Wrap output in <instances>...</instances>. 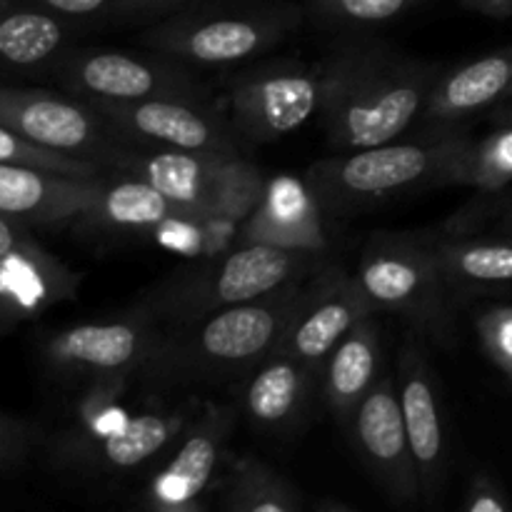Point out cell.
<instances>
[{"label":"cell","instance_id":"6da1fadb","mask_svg":"<svg viewBox=\"0 0 512 512\" xmlns=\"http://www.w3.org/2000/svg\"><path fill=\"white\" fill-rule=\"evenodd\" d=\"M308 278L265 298L180 325H160L158 340L135 375L148 393L235 388L270 358L298 308Z\"/></svg>","mask_w":512,"mask_h":512},{"label":"cell","instance_id":"7a4b0ae2","mask_svg":"<svg viewBox=\"0 0 512 512\" xmlns=\"http://www.w3.org/2000/svg\"><path fill=\"white\" fill-rule=\"evenodd\" d=\"M440 68L380 40H348L320 63V123L330 145L360 150L410 135Z\"/></svg>","mask_w":512,"mask_h":512},{"label":"cell","instance_id":"3957f363","mask_svg":"<svg viewBox=\"0 0 512 512\" xmlns=\"http://www.w3.org/2000/svg\"><path fill=\"white\" fill-rule=\"evenodd\" d=\"M470 140L458 125H430L428 133L415 138L405 135L318 160L305 173V183L325 215L358 213L400 195L448 185Z\"/></svg>","mask_w":512,"mask_h":512},{"label":"cell","instance_id":"277c9868","mask_svg":"<svg viewBox=\"0 0 512 512\" xmlns=\"http://www.w3.org/2000/svg\"><path fill=\"white\" fill-rule=\"evenodd\" d=\"M303 20L285 0H193L148 25L140 43L185 68H233L283 43Z\"/></svg>","mask_w":512,"mask_h":512},{"label":"cell","instance_id":"5b68a950","mask_svg":"<svg viewBox=\"0 0 512 512\" xmlns=\"http://www.w3.org/2000/svg\"><path fill=\"white\" fill-rule=\"evenodd\" d=\"M320 268L315 253L238 243L213 258L175 270L148 298L143 308L160 325H180L203 315L265 298L295 280L310 278Z\"/></svg>","mask_w":512,"mask_h":512},{"label":"cell","instance_id":"8992f818","mask_svg":"<svg viewBox=\"0 0 512 512\" xmlns=\"http://www.w3.org/2000/svg\"><path fill=\"white\" fill-rule=\"evenodd\" d=\"M375 313H393L435 343H450V295L433 245L405 235H378L368 243L355 273Z\"/></svg>","mask_w":512,"mask_h":512},{"label":"cell","instance_id":"52a82bcc","mask_svg":"<svg viewBox=\"0 0 512 512\" xmlns=\"http://www.w3.org/2000/svg\"><path fill=\"white\" fill-rule=\"evenodd\" d=\"M68 95L83 103H135L178 98L205 103L208 90L190 68L158 53L135 55L123 50H68L55 68Z\"/></svg>","mask_w":512,"mask_h":512},{"label":"cell","instance_id":"ba28073f","mask_svg":"<svg viewBox=\"0 0 512 512\" xmlns=\"http://www.w3.org/2000/svg\"><path fill=\"white\" fill-rule=\"evenodd\" d=\"M0 123L40 148L85 158L113 173L135 148L115 138L93 105L50 90L0 85Z\"/></svg>","mask_w":512,"mask_h":512},{"label":"cell","instance_id":"9c48e42d","mask_svg":"<svg viewBox=\"0 0 512 512\" xmlns=\"http://www.w3.org/2000/svg\"><path fill=\"white\" fill-rule=\"evenodd\" d=\"M160 323L140 305L113 320L78 323L50 335L43 360L58 380L93 385L100 380H133L158 340Z\"/></svg>","mask_w":512,"mask_h":512},{"label":"cell","instance_id":"30bf717a","mask_svg":"<svg viewBox=\"0 0 512 512\" xmlns=\"http://www.w3.org/2000/svg\"><path fill=\"white\" fill-rule=\"evenodd\" d=\"M320 65L295 60L258 65L238 75L228 93V120L245 143H273L303 128L320 110Z\"/></svg>","mask_w":512,"mask_h":512},{"label":"cell","instance_id":"8fae6325","mask_svg":"<svg viewBox=\"0 0 512 512\" xmlns=\"http://www.w3.org/2000/svg\"><path fill=\"white\" fill-rule=\"evenodd\" d=\"M93 108L103 115L115 138L135 148L240 155V138L230 128V120L205 103L153 98L135 103H93Z\"/></svg>","mask_w":512,"mask_h":512},{"label":"cell","instance_id":"7c38bea8","mask_svg":"<svg viewBox=\"0 0 512 512\" xmlns=\"http://www.w3.org/2000/svg\"><path fill=\"white\" fill-rule=\"evenodd\" d=\"M238 408L230 403L200 405L175 438L173 455L150 475L145 508L155 512H193L208 490L233 435Z\"/></svg>","mask_w":512,"mask_h":512},{"label":"cell","instance_id":"4fadbf2b","mask_svg":"<svg viewBox=\"0 0 512 512\" xmlns=\"http://www.w3.org/2000/svg\"><path fill=\"white\" fill-rule=\"evenodd\" d=\"M370 313L375 310L370 308L355 275H348L343 268H318L305 283L303 298L275 353L290 355L323 373L325 360L335 345Z\"/></svg>","mask_w":512,"mask_h":512},{"label":"cell","instance_id":"5bb4252c","mask_svg":"<svg viewBox=\"0 0 512 512\" xmlns=\"http://www.w3.org/2000/svg\"><path fill=\"white\" fill-rule=\"evenodd\" d=\"M350 433L360 460L393 503L420 498V480L400 410L395 375L373 385L350 415Z\"/></svg>","mask_w":512,"mask_h":512},{"label":"cell","instance_id":"9a60e30c","mask_svg":"<svg viewBox=\"0 0 512 512\" xmlns=\"http://www.w3.org/2000/svg\"><path fill=\"white\" fill-rule=\"evenodd\" d=\"M188 418L190 415H185L183 410L178 413L143 410V413L128 415L123 423L98 435H88V438L63 435L53 448V458L63 468L88 470L95 475H108V478L135 473L173 448Z\"/></svg>","mask_w":512,"mask_h":512},{"label":"cell","instance_id":"2e32d148","mask_svg":"<svg viewBox=\"0 0 512 512\" xmlns=\"http://www.w3.org/2000/svg\"><path fill=\"white\" fill-rule=\"evenodd\" d=\"M395 383H398L400 410H403L405 430H408L410 450H413L415 470H418L420 498L433 503L443 488L448 453H445L443 415H440L433 370H430L423 340L413 330L400 350Z\"/></svg>","mask_w":512,"mask_h":512},{"label":"cell","instance_id":"e0dca14e","mask_svg":"<svg viewBox=\"0 0 512 512\" xmlns=\"http://www.w3.org/2000/svg\"><path fill=\"white\" fill-rule=\"evenodd\" d=\"M238 243L273 245L295 253H325V210L305 178H268L263 198L240 225Z\"/></svg>","mask_w":512,"mask_h":512},{"label":"cell","instance_id":"ac0fdd59","mask_svg":"<svg viewBox=\"0 0 512 512\" xmlns=\"http://www.w3.org/2000/svg\"><path fill=\"white\" fill-rule=\"evenodd\" d=\"M105 188V175L50 173L0 163V215L23 225H65L88 213Z\"/></svg>","mask_w":512,"mask_h":512},{"label":"cell","instance_id":"d6986e66","mask_svg":"<svg viewBox=\"0 0 512 512\" xmlns=\"http://www.w3.org/2000/svg\"><path fill=\"white\" fill-rule=\"evenodd\" d=\"M80 278L55 255L28 243L0 258V338L78 295Z\"/></svg>","mask_w":512,"mask_h":512},{"label":"cell","instance_id":"ffe728a7","mask_svg":"<svg viewBox=\"0 0 512 512\" xmlns=\"http://www.w3.org/2000/svg\"><path fill=\"white\" fill-rule=\"evenodd\" d=\"M318 383V370L290 355L273 353L240 383L238 413L258 433H290L308 413Z\"/></svg>","mask_w":512,"mask_h":512},{"label":"cell","instance_id":"44dd1931","mask_svg":"<svg viewBox=\"0 0 512 512\" xmlns=\"http://www.w3.org/2000/svg\"><path fill=\"white\" fill-rule=\"evenodd\" d=\"M512 98V45L440 70L425 103L428 125H458Z\"/></svg>","mask_w":512,"mask_h":512},{"label":"cell","instance_id":"7402d4cb","mask_svg":"<svg viewBox=\"0 0 512 512\" xmlns=\"http://www.w3.org/2000/svg\"><path fill=\"white\" fill-rule=\"evenodd\" d=\"M73 20L30 0H0V68L15 73L55 70L68 55Z\"/></svg>","mask_w":512,"mask_h":512},{"label":"cell","instance_id":"603a6c76","mask_svg":"<svg viewBox=\"0 0 512 512\" xmlns=\"http://www.w3.org/2000/svg\"><path fill=\"white\" fill-rule=\"evenodd\" d=\"M180 215L190 213L175 205L155 185L133 178V175L118 173L115 180L105 178V188L100 198L75 223L85 230H95V233L138 235V238L153 240L160 225L180 218Z\"/></svg>","mask_w":512,"mask_h":512},{"label":"cell","instance_id":"cb8c5ba5","mask_svg":"<svg viewBox=\"0 0 512 512\" xmlns=\"http://www.w3.org/2000/svg\"><path fill=\"white\" fill-rule=\"evenodd\" d=\"M380 325L375 313L365 315L328 355L320 373L325 405L340 420H350L360 400L373 390L380 380Z\"/></svg>","mask_w":512,"mask_h":512},{"label":"cell","instance_id":"d4e9b609","mask_svg":"<svg viewBox=\"0 0 512 512\" xmlns=\"http://www.w3.org/2000/svg\"><path fill=\"white\" fill-rule=\"evenodd\" d=\"M440 273L453 293H488L512 285V238H448L433 243Z\"/></svg>","mask_w":512,"mask_h":512},{"label":"cell","instance_id":"484cf974","mask_svg":"<svg viewBox=\"0 0 512 512\" xmlns=\"http://www.w3.org/2000/svg\"><path fill=\"white\" fill-rule=\"evenodd\" d=\"M220 508L230 512H295L303 508V495L278 470L245 455L233 465L220 490Z\"/></svg>","mask_w":512,"mask_h":512},{"label":"cell","instance_id":"4316f807","mask_svg":"<svg viewBox=\"0 0 512 512\" xmlns=\"http://www.w3.org/2000/svg\"><path fill=\"white\" fill-rule=\"evenodd\" d=\"M512 183V123L495 133L470 140L468 150L453 168L448 185H468L480 193H500Z\"/></svg>","mask_w":512,"mask_h":512},{"label":"cell","instance_id":"83f0119b","mask_svg":"<svg viewBox=\"0 0 512 512\" xmlns=\"http://www.w3.org/2000/svg\"><path fill=\"white\" fill-rule=\"evenodd\" d=\"M55 15L73 20V23H110L153 25L193 0H30Z\"/></svg>","mask_w":512,"mask_h":512},{"label":"cell","instance_id":"f1b7e54d","mask_svg":"<svg viewBox=\"0 0 512 512\" xmlns=\"http://www.w3.org/2000/svg\"><path fill=\"white\" fill-rule=\"evenodd\" d=\"M428 3L433 0H305V13L323 28L365 33Z\"/></svg>","mask_w":512,"mask_h":512},{"label":"cell","instance_id":"f546056e","mask_svg":"<svg viewBox=\"0 0 512 512\" xmlns=\"http://www.w3.org/2000/svg\"><path fill=\"white\" fill-rule=\"evenodd\" d=\"M0 163L25 165V168L50 170V173L63 175H80V178H100L103 175L100 165L85 158H75V155L58 153V150L40 148L15 130L5 128L3 123H0Z\"/></svg>","mask_w":512,"mask_h":512},{"label":"cell","instance_id":"4dcf8cb0","mask_svg":"<svg viewBox=\"0 0 512 512\" xmlns=\"http://www.w3.org/2000/svg\"><path fill=\"white\" fill-rule=\"evenodd\" d=\"M43 433L35 423L15 415L0 413V473L23 468L38 450Z\"/></svg>","mask_w":512,"mask_h":512},{"label":"cell","instance_id":"1f68e13d","mask_svg":"<svg viewBox=\"0 0 512 512\" xmlns=\"http://www.w3.org/2000/svg\"><path fill=\"white\" fill-rule=\"evenodd\" d=\"M485 355L512 378V308H488L475 320Z\"/></svg>","mask_w":512,"mask_h":512},{"label":"cell","instance_id":"d6a6232c","mask_svg":"<svg viewBox=\"0 0 512 512\" xmlns=\"http://www.w3.org/2000/svg\"><path fill=\"white\" fill-rule=\"evenodd\" d=\"M512 508L508 493L495 483L490 475H475L465 495V510L468 512H508Z\"/></svg>","mask_w":512,"mask_h":512},{"label":"cell","instance_id":"836d02e7","mask_svg":"<svg viewBox=\"0 0 512 512\" xmlns=\"http://www.w3.org/2000/svg\"><path fill=\"white\" fill-rule=\"evenodd\" d=\"M33 240L35 238L28 233V230H25L23 223L0 215V258L15 253V250L25 248V245L33 243Z\"/></svg>","mask_w":512,"mask_h":512},{"label":"cell","instance_id":"e575fe53","mask_svg":"<svg viewBox=\"0 0 512 512\" xmlns=\"http://www.w3.org/2000/svg\"><path fill=\"white\" fill-rule=\"evenodd\" d=\"M460 5L488 18H512V0H460Z\"/></svg>","mask_w":512,"mask_h":512},{"label":"cell","instance_id":"d590c367","mask_svg":"<svg viewBox=\"0 0 512 512\" xmlns=\"http://www.w3.org/2000/svg\"><path fill=\"white\" fill-rule=\"evenodd\" d=\"M498 228L503 235H510L512 238V198L505 200L500 205V215H498Z\"/></svg>","mask_w":512,"mask_h":512},{"label":"cell","instance_id":"8d00e7d4","mask_svg":"<svg viewBox=\"0 0 512 512\" xmlns=\"http://www.w3.org/2000/svg\"><path fill=\"white\" fill-rule=\"evenodd\" d=\"M498 120H500V125L512 123V98L505 100V103L498 108Z\"/></svg>","mask_w":512,"mask_h":512}]
</instances>
